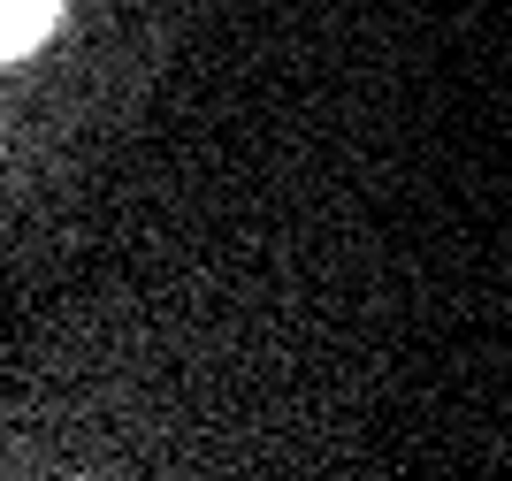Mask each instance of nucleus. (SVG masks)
<instances>
[{"label": "nucleus", "instance_id": "obj_1", "mask_svg": "<svg viewBox=\"0 0 512 481\" xmlns=\"http://www.w3.org/2000/svg\"><path fill=\"white\" fill-rule=\"evenodd\" d=\"M54 8H62V0H0V46H8V54H31V46L46 39Z\"/></svg>", "mask_w": 512, "mask_h": 481}]
</instances>
